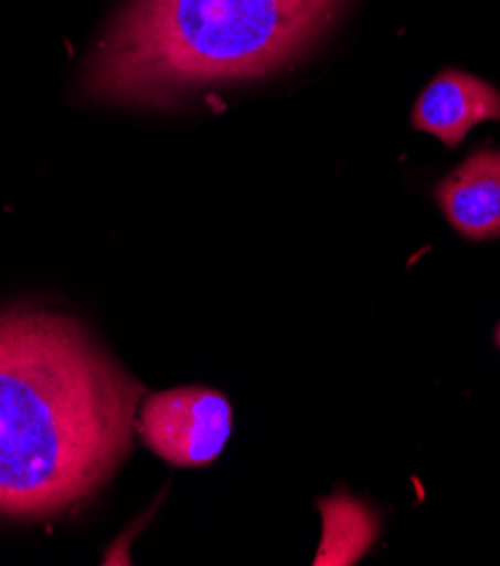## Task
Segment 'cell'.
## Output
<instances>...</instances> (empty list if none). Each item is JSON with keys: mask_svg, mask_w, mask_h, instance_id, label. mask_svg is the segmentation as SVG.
I'll use <instances>...</instances> for the list:
<instances>
[{"mask_svg": "<svg viewBox=\"0 0 500 566\" xmlns=\"http://www.w3.org/2000/svg\"><path fill=\"white\" fill-rule=\"evenodd\" d=\"M142 388L71 316L0 314V515L91 496L131 449Z\"/></svg>", "mask_w": 500, "mask_h": 566, "instance_id": "1", "label": "cell"}, {"mask_svg": "<svg viewBox=\"0 0 500 566\" xmlns=\"http://www.w3.org/2000/svg\"><path fill=\"white\" fill-rule=\"evenodd\" d=\"M350 0H134L97 48L86 91L151 102L253 80L313 43Z\"/></svg>", "mask_w": 500, "mask_h": 566, "instance_id": "2", "label": "cell"}, {"mask_svg": "<svg viewBox=\"0 0 500 566\" xmlns=\"http://www.w3.org/2000/svg\"><path fill=\"white\" fill-rule=\"evenodd\" d=\"M136 424L145 444L162 461L201 468L226 447L233 411L221 392L185 386L149 395Z\"/></svg>", "mask_w": 500, "mask_h": 566, "instance_id": "3", "label": "cell"}, {"mask_svg": "<svg viewBox=\"0 0 500 566\" xmlns=\"http://www.w3.org/2000/svg\"><path fill=\"white\" fill-rule=\"evenodd\" d=\"M485 120H500V91L460 71L439 73L413 111L415 129L437 136L447 147H458Z\"/></svg>", "mask_w": 500, "mask_h": 566, "instance_id": "4", "label": "cell"}, {"mask_svg": "<svg viewBox=\"0 0 500 566\" xmlns=\"http://www.w3.org/2000/svg\"><path fill=\"white\" fill-rule=\"evenodd\" d=\"M442 212L469 240L500 238V149L474 151L435 190Z\"/></svg>", "mask_w": 500, "mask_h": 566, "instance_id": "5", "label": "cell"}, {"mask_svg": "<svg viewBox=\"0 0 500 566\" xmlns=\"http://www.w3.org/2000/svg\"><path fill=\"white\" fill-rule=\"evenodd\" d=\"M325 537L316 564H352L365 553L376 535L374 515L345 494L320 503Z\"/></svg>", "mask_w": 500, "mask_h": 566, "instance_id": "6", "label": "cell"}, {"mask_svg": "<svg viewBox=\"0 0 500 566\" xmlns=\"http://www.w3.org/2000/svg\"><path fill=\"white\" fill-rule=\"evenodd\" d=\"M496 342H498V348H500V325H498V332H496Z\"/></svg>", "mask_w": 500, "mask_h": 566, "instance_id": "7", "label": "cell"}]
</instances>
